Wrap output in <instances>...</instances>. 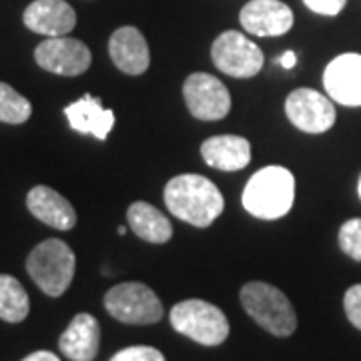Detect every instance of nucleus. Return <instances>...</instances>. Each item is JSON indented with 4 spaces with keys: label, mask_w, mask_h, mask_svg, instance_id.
<instances>
[{
    "label": "nucleus",
    "mask_w": 361,
    "mask_h": 361,
    "mask_svg": "<svg viewBox=\"0 0 361 361\" xmlns=\"http://www.w3.org/2000/svg\"><path fill=\"white\" fill-rule=\"evenodd\" d=\"M165 205L177 219L205 229L223 213L225 201L213 180L189 173L169 180Z\"/></svg>",
    "instance_id": "f257e3e1"
},
{
    "label": "nucleus",
    "mask_w": 361,
    "mask_h": 361,
    "mask_svg": "<svg viewBox=\"0 0 361 361\" xmlns=\"http://www.w3.org/2000/svg\"><path fill=\"white\" fill-rule=\"evenodd\" d=\"M241 201L247 213L257 219H281L295 201V177L279 165L261 169L247 180Z\"/></svg>",
    "instance_id": "f03ea898"
},
{
    "label": "nucleus",
    "mask_w": 361,
    "mask_h": 361,
    "mask_svg": "<svg viewBox=\"0 0 361 361\" xmlns=\"http://www.w3.org/2000/svg\"><path fill=\"white\" fill-rule=\"evenodd\" d=\"M77 259L61 239H47L30 251L26 271L30 279L49 297H61L73 283Z\"/></svg>",
    "instance_id": "7ed1b4c3"
},
{
    "label": "nucleus",
    "mask_w": 361,
    "mask_h": 361,
    "mask_svg": "<svg viewBox=\"0 0 361 361\" xmlns=\"http://www.w3.org/2000/svg\"><path fill=\"white\" fill-rule=\"evenodd\" d=\"M243 310L271 336L289 337L297 329V315L281 289L263 281H251L241 289Z\"/></svg>",
    "instance_id": "20e7f679"
},
{
    "label": "nucleus",
    "mask_w": 361,
    "mask_h": 361,
    "mask_svg": "<svg viewBox=\"0 0 361 361\" xmlns=\"http://www.w3.org/2000/svg\"><path fill=\"white\" fill-rule=\"evenodd\" d=\"M171 325L180 336L201 345L215 348L229 337V322L225 313L203 299H187L171 310Z\"/></svg>",
    "instance_id": "39448f33"
},
{
    "label": "nucleus",
    "mask_w": 361,
    "mask_h": 361,
    "mask_svg": "<svg viewBox=\"0 0 361 361\" xmlns=\"http://www.w3.org/2000/svg\"><path fill=\"white\" fill-rule=\"evenodd\" d=\"M104 307L116 322L127 325H151L163 319V303L145 283H118L104 295Z\"/></svg>",
    "instance_id": "423d86ee"
},
{
    "label": "nucleus",
    "mask_w": 361,
    "mask_h": 361,
    "mask_svg": "<svg viewBox=\"0 0 361 361\" xmlns=\"http://www.w3.org/2000/svg\"><path fill=\"white\" fill-rule=\"evenodd\" d=\"M211 59L221 73L235 78L255 77L265 63L263 51L237 30H227L217 37L211 49Z\"/></svg>",
    "instance_id": "0eeeda50"
},
{
    "label": "nucleus",
    "mask_w": 361,
    "mask_h": 361,
    "mask_svg": "<svg viewBox=\"0 0 361 361\" xmlns=\"http://www.w3.org/2000/svg\"><path fill=\"white\" fill-rule=\"evenodd\" d=\"M183 97L189 113L199 121H221L231 111V94L227 87L207 73H193L187 78Z\"/></svg>",
    "instance_id": "6e6552de"
},
{
    "label": "nucleus",
    "mask_w": 361,
    "mask_h": 361,
    "mask_svg": "<svg viewBox=\"0 0 361 361\" xmlns=\"http://www.w3.org/2000/svg\"><path fill=\"white\" fill-rule=\"evenodd\" d=\"M35 61L40 68L61 75V77H78L87 73L90 66L89 47L71 37H49L35 49Z\"/></svg>",
    "instance_id": "1a4fd4ad"
},
{
    "label": "nucleus",
    "mask_w": 361,
    "mask_h": 361,
    "mask_svg": "<svg viewBox=\"0 0 361 361\" xmlns=\"http://www.w3.org/2000/svg\"><path fill=\"white\" fill-rule=\"evenodd\" d=\"M285 113L293 127L310 135L325 133L336 123V106L331 99L313 89L293 90L285 101Z\"/></svg>",
    "instance_id": "9d476101"
},
{
    "label": "nucleus",
    "mask_w": 361,
    "mask_h": 361,
    "mask_svg": "<svg viewBox=\"0 0 361 361\" xmlns=\"http://www.w3.org/2000/svg\"><path fill=\"white\" fill-rule=\"evenodd\" d=\"M323 87L331 101L361 106V54L345 52L334 59L323 73Z\"/></svg>",
    "instance_id": "9b49d317"
},
{
    "label": "nucleus",
    "mask_w": 361,
    "mask_h": 361,
    "mask_svg": "<svg viewBox=\"0 0 361 361\" xmlns=\"http://www.w3.org/2000/svg\"><path fill=\"white\" fill-rule=\"evenodd\" d=\"M239 23L255 37H281L293 26V13L281 0H251L241 8Z\"/></svg>",
    "instance_id": "f8f14e48"
},
{
    "label": "nucleus",
    "mask_w": 361,
    "mask_h": 361,
    "mask_svg": "<svg viewBox=\"0 0 361 361\" xmlns=\"http://www.w3.org/2000/svg\"><path fill=\"white\" fill-rule=\"evenodd\" d=\"M23 20L37 35L66 37L77 26V13L65 0H35L26 6Z\"/></svg>",
    "instance_id": "ddd939ff"
},
{
    "label": "nucleus",
    "mask_w": 361,
    "mask_h": 361,
    "mask_svg": "<svg viewBox=\"0 0 361 361\" xmlns=\"http://www.w3.org/2000/svg\"><path fill=\"white\" fill-rule=\"evenodd\" d=\"M109 54L118 71L137 77L151 65V52L147 39L135 26H121L109 40Z\"/></svg>",
    "instance_id": "4468645a"
},
{
    "label": "nucleus",
    "mask_w": 361,
    "mask_h": 361,
    "mask_svg": "<svg viewBox=\"0 0 361 361\" xmlns=\"http://www.w3.org/2000/svg\"><path fill=\"white\" fill-rule=\"evenodd\" d=\"M26 207L37 219L56 231H71L77 225L75 207L66 201V197L47 185H37L28 191Z\"/></svg>",
    "instance_id": "2eb2a0df"
},
{
    "label": "nucleus",
    "mask_w": 361,
    "mask_h": 361,
    "mask_svg": "<svg viewBox=\"0 0 361 361\" xmlns=\"http://www.w3.org/2000/svg\"><path fill=\"white\" fill-rule=\"evenodd\" d=\"M101 327L90 313H78L59 339L61 353L71 361H92L99 353Z\"/></svg>",
    "instance_id": "dca6fc26"
},
{
    "label": "nucleus",
    "mask_w": 361,
    "mask_h": 361,
    "mask_svg": "<svg viewBox=\"0 0 361 361\" xmlns=\"http://www.w3.org/2000/svg\"><path fill=\"white\" fill-rule=\"evenodd\" d=\"M65 116L68 118L71 129L80 135H92L94 139L104 141L111 129L115 127V113L111 109H104L101 99L85 94L65 109Z\"/></svg>",
    "instance_id": "f3484780"
},
{
    "label": "nucleus",
    "mask_w": 361,
    "mask_h": 361,
    "mask_svg": "<svg viewBox=\"0 0 361 361\" xmlns=\"http://www.w3.org/2000/svg\"><path fill=\"white\" fill-rule=\"evenodd\" d=\"M201 157L209 167L219 171H241L251 161V145L239 135L211 137L201 145Z\"/></svg>",
    "instance_id": "a211bd4d"
},
{
    "label": "nucleus",
    "mask_w": 361,
    "mask_h": 361,
    "mask_svg": "<svg viewBox=\"0 0 361 361\" xmlns=\"http://www.w3.org/2000/svg\"><path fill=\"white\" fill-rule=\"evenodd\" d=\"M127 221L133 233L147 243L163 245L173 237L171 221L151 203H145V201L133 203L127 211Z\"/></svg>",
    "instance_id": "6ab92c4d"
},
{
    "label": "nucleus",
    "mask_w": 361,
    "mask_h": 361,
    "mask_svg": "<svg viewBox=\"0 0 361 361\" xmlns=\"http://www.w3.org/2000/svg\"><path fill=\"white\" fill-rule=\"evenodd\" d=\"M30 301L25 287L13 275H0V319L8 323L25 322Z\"/></svg>",
    "instance_id": "aec40b11"
},
{
    "label": "nucleus",
    "mask_w": 361,
    "mask_h": 361,
    "mask_svg": "<svg viewBox=\"0 0 361 361\" xmlns=\"http://www.w3.org/2000/svg\"><path fill=\"white\" fill-rule=\"evenodd\" d=\"M32 115V104L28 99H25L20 92L0 82V123L6 125H23Z\"/></svg>",
    "instance_id": "412c9836"
},
{
    "label": "nucleus",
    "mask_w": 361,
    "mask_h": 361,
    "mask_svg": "<svg viewBox=\"0 0 361 361\" xmlns=\"http://www.w3.org/2000/svg\"><path fill=\"white\" fill-rule=\"evenodd\" d=\"M339 247L353 261H361V219H349L339 229Z\"/></svg>",
    "instance_id": "4be33fe9"
},
{
    "label": "nucleus",
    "mask_w": 361,
    "mask_h": 361,
    "mask_svg": "<svg viewBox=\"0 0 361 361\" xmlns=\"http://www.w3.org/2000/svg\"><path fill=\"white\" fill-rule=\"evenodd\" d=\"M111 361H165L163 353L149 345H135V348L121 349L115 353Z\"/></svg>",
    "instance_id": "5701e85b"
},
{
    "label": "nucleus",
    "mask_w": 361,
    "mask_h": 361,
    "mask_svg": "<svg viewBox=\"0 0 361 361\" xmlns=\"http://www.w3.org/2000/svg\"><path fill=\"white\" fill-rule=\"evenodd\" d=\"M343 307H345V315L351 325L361 331V283L349 287L348 293L343 297Z\"/></svg>",
    "instance_id": "b1692460"
},
{
    "label": "nucleus",
    "mask_w": 361,
    "mask_h": 361,
    "mask_svg": "<svg viewBox=\"0 0 361 361\" xmlns=\"http://www.w3.org/2000/svg\"><path fill=\"white\" fill-rule=\"evenodd\" d=\"M305 6L313 11L315 14H323V16H336L343 11L348 0H303Z\"/></svg>",
    "instance_id": "393cba45"
},
{
    "label": "nucleus",
    "mask_w": 361,
    "mask_h": 361,
    "mask_svg": "<svg viewBox=\"0 0 361 361\" xmlns=\"http://www.w3.org/2000/svg\"><path fill=\"white\" fill-rule=\"evenodd\" d=\"M23 361H61L54 353L51 351H35V353H30V355H26Z\"/></svg>",
    "instance_id": "a878e982"
},
{
    "label": "nucleus",
    "mask_w": 361,
    "mask_h": 361,
    "mask_svg": "<svg viewBox=\"0 0 361 361\" xmlns=\"http://www.w3.org/2000/svg\"><path fill=\"white\" fill-rule=\"evenodd\" d=\"M277 63L283 66V68H287V71H289V68H293V66L297 65L295 52H291V51L283 52V54H281V56L277 59Z\"/></svg>",
    "instance_id": "bb28decb"
},
{
    "label": "nucleus",
    "mask_w": 361,
    "mask_h": 361,
    "mask_svg": "<svg viewBox=\"0 0 361 361\" xmlns=\"http://www.w3.org/2000/svg\"><path fill=\"white\" fill-rule=\"evenodd\" d=\"M125 233H127V227H118V235H121V237H123Z\"/></svg>",
    "instance_id": "cd10ccee"
},
{
    "label": "nucleus",
    "mask_w": 361,
    "mask_h": 361,
    "mask_svg": "<svg viewBox=\"0 0 361 361\" xmlns=\"http://www.w3.org/2000/svg\"><path fill=\"white\" fill-rule=\"evenodd\" d=\"M357 193H360V199H361V177H360V185H357Z\"/></svg>",
    "instance_id": "c85d7f7f"
}]
</instances>
